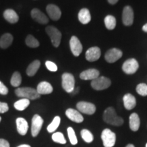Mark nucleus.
I'll list each match as a JSON object with an SVG mask.
<instances>
[{
    "mask_svg": "<svg viewBox=\"0 0 147 147\" xmlns=\"http://www.w3.org/2000/svg\"><path fill=\"white\" fill-rule=\"evenodd\" d=\"M1 117H0V122H1Z\"/></svg>",
    "mask_w": 147,
    "mask_h": 147,
    "instance_id": "37998d69",
    "label": "nucleus"
},
{
    "mask_svg": "<svg viewBox=\"0 0 147 147\" xmlns=\"http://www.w3.org/2000/svg\"><path fill=\"white\" fill-rule=\"evenodd\" d=\"M17 147H31V146L28 144H21V145H19V146Z\"/></svg>",
    "mask_w": 147,
    "mask_h": 147,
    "instance_id": "a19ab883",
    "label": "nucleus"
},
{
    "mask_svg": "<svg viewBox=\"0 0 147 147\" xmlns=\"http://www.w3.org/2000/svg\"><path fill=\"white\" fill-rule=\"evenodd\" d=\"M78 20L83 25L89 23L91 20V14H90L89 10L87 8H82L79 12L78 15Z\"/></svg>",
    "mask_w": 147,
    "mask_h": 147,
    "instance_id": "412c9836",
    "label": "nucleus"
},
{
    "mask_svg": "<svg viewBox=\"0 0 147 147\" xmlns=\"http://www.w3.org/2000/svg\"><path fill=\"white\" fill-rule=\"evenodd\" d=\"M76 108L80 113L86 115H93L96 111V107L93 104L87 102H79L77 103Z\"/></svg>",
    "mask_w": 147,
    "mask_h": 147,
    "instance_id": "6e6552de",
    "label": "nucleus"
},
{
    "mask_svg": "<svg viewBox=\"0 0 147 147\" xmlns=\"http://www.w3.org/2000/svg\"><path fill=\"white\" fill-rule=\"evenodd\" d=\"M101 56V51L100 48L97 47H91L86 52V59L89 61L93 62L98 60Z\"/></svg>",
    "mask_w": 147,
    "mask_h": 147,
    "instance_id": "ddd939ff",
    "label": "nucleus"
},
{
    "mask_svg": "<svg viewBox=\"0 0 147 147\" xmlns=\"http://www.w3.org/2000/svg\"><path fill=\"white\" fill-rule=\"evenodd\" d=\"M69 47L71 53L74 56L78 57L80 55L82 51V46L81 42L76 36H72L69 40Z\"/></svg>",
    "mask_w": 147,
    "mask_h": 147,
    "instance_id": "9d476101",
    "label": "nucleus"
},
{
    "mask_svg": "<svg viewBox=\"0 0 147 147\" xmlns=\"http://www.w3.org/2000/svg\"><path fill=\"white\" fill-rule=\"evenodd\" d=\"M46 32L48 36L50 37L51 42L55 47H58L61 43V34L56 27L49 26L46 28Z\"/></svg>",
    "mask_w": 147,
    "mask_h": 147,
    "instance_id": "423d86ee",
    "label": "nucleus"
},
{
    "mask_svg": "<svg viewBox=\"0 0 147 147\" xmlns=\"http://www.w3.org/2000/svg\"><path fill=\"white\" fill-rule=\"evenodd\" d=\"M47 12L52 20L57 21L61 16V12L58 6L54 4H49L47 7Z\"/></svg>",
    "mask_w": 147,
    "mask_h": 147,
    "instance_id": "2eb2a0df",
    "label": "nucleus"
},
{
    "mask_svg": "<svg viewBox=\"0 0 147 147\" xmlns=\"http://www.w3.org/2000/svg\"><path fill=\"white\" fill-rule=\"evenodd\" d=\"M32 17L35 21L41 24H47L49 23V18L43 12L37 8L33 9L31 12Z\"/></svg>",
    "mask_w": 147,
    "mask_h": 147,
    "instance_id": "dca6fc26",
    "label": "nucleus"
},
{
    "mask_svg": "<svg viewBox=\"0 0 147 147\" xmlns=\"http://www.w3.org/2000/svg\"><path fill=\"white\" fill-rule=\"evenodd\" d=\"M61 123V118L59 116L55 117L52 122L51 123L50 125H49V126L47 127V131L49 133H53L58 128V127L59 126Z\"/></svg>",
    "mask_w": 147,
    "mask_h": 147,
    "instance_id": "cd10ccee",
    "label": "nucleus"
},
{
    "mask_svg": "<svg viewBox=\"0 0 147 147\" xmlns=\"http://www.w3.org/2000/svg\"><path fill=\"white\" fill-rule=\"evenodd\" d=\"M9 110L8 105L5 102H0V113H5Z\"/></svg>",
    "mask_w": 147,
    "mask_h": 147,
    "instance_id": "c9c22d12",
    "label": "nucleus"
},
{
    "mask_svg": "<svg viewBox=\"0 0 147 147\" xmlns=\"http://www.w3.org/2000/svg\"><path fill=\"white\" fill-rule=\"evenodd\" d=\"M22 82V78L21 76V74L18 71H15L12 75V78H11L10 83L13 87H17L19 85H21Z\"/></svg>",
    "mask_w": 147,
    "mask_h": 147,
    "instance_id": "c756f323",
    "label": "nucleus"
},
{
    "mask_svg": "<svg viewBox=\"0 0 147 147\" xmlns=\"http://www.w3.org/2000/svg\"><path fill=\"white\" fill-rule=\"evenodd\" d=\"M29 104H30V101H29V100H28V99L23 98L21 99V100H18L17 102L14 103V106L17 110L23 111V110L26 109V108L28 107Z\"/></svg>",
    "mask_w": 147,
    "mask_h": 147,
    "instance_id": "a878e982",
    "label": "nucleus"
},
{
    "mask_svg": "<svg viewBox=\"0 0 147 147\" xmlns=\"http://www.w3.org/2000/svg\"><path fill=\"white\" fill-rule=\"evenodd\" d=\"M123 104L127 110H130L135 108L136 106V100L133 95L127 93L123 96Z\"/></svg>",
    "mask_w": 147,
    "mask_h": 147,
    "instance_id": "aec40b11",
    "label": "nucleus"
},
{
    "mask_svg": "<svg viewBox=\"0 0 147 147\" xmlns=\"http://www.w3.org/2000/svg\"><path fill=\"white\" fill-rule=\"evenodd\" d=\"M46 66H47V69H49V71H57V66L56 64L53 63L52 61H46Z\"/></svg>",
    "mask_w": 147,
    "mask_h": 147,
    "instance_id": "f704fd0d",
    "label": "nucleus"
},
{
    "mask_svg": "<svg viewBox=\"0 0 147 147\" xmlns=\"http://www.w3.org/2000/svg\"><path fill=\"white\" fill-rule=\"evenodd\" d=\"M103 145L104 147H113L116 143V134L110 129H105L102 132Z\"/></svg>",
    "mask_w": 147,
    "mask_h": 147,
    "instance_id": "7ed1b4c3",
    "label": "nucleus"
},
{
    "mask_svg": "<svg viewBox=\"0 0 147 147\" xmlns=\"http://www.w3.org/2000/svg\"><path fill=\"white\" fill-rule=\"evenodd\" d=\"M13 41V36L10 34H5L0 39V47L2 49H7L12 45Z\"/></svg>",
    "mask_w": 147,
    "mask_h": 147,
    "instance_id": "b1692460",
    "label": "nucleus"
},
{
    "mask_svg": "<svg viewBox=\"0 0 147 147\" xmlns=\"http://www.w3.org/2000/svg\"><path fill=\"white\" fill-rule=\"evenodd\" d=\"M123 55L122 51L117 49H111L106 52L105 59L108 63H115L121 58Z\"/></svg>",
    "mask_w": 147,
    "mask_h": 147,
    "instance_id": "9b49d317",
    "label": "nucleus"
},
{
    "mask_svg": "<svg viewBox=\"0 0 147 147\" xmlns=\"http://www.w3.org/2000/svg\"><path fill=\"white\" fill-rule=\"evenodd\" d=\"M136 91L139 95L142 96L147 95V84L144 83H140L138 84L136 87Z\"/></svg>",
    "mask_w": 147,
    "mask_h": 147,
    "instance_id": "72a5a7b5",
    "label": "nucleus"
},
{
    "mask_svg": "<svg viewBox=\"0 0 147 147\" xmlns=\"http://www.w3.org/2000/svg\"><path fill=\"white\" fill-rule=\"evenodd\" d=\"M111 84V81L109 78L105 76H99L91 81V85L93 89L97 91H101L108 89Z\"/></svg>",
    "mask_w": 147,
    "mask_h": 147,
    "instance_id": "39448f33",
    "label": "nucleus"
},
{
    "mask_svg": "<svg viewBox=\"0 0 147 147\" xmlns=\"http://www.w3.org/2000/svg\"><path fill=\"white\" fill-rule=\"evenodd\" d=\"M100 76V71L96 69H89L85 70L80 74V78L82 80H94V79L98 78Z\"/></svg>",
    "mask_w": 147,
    "mask_h": 147,
    "instance_id": "f3484780",
    "label": "nucleus"
},
{
    "mask_svg": "<svg viewBox=\"0 0 147 147\" xmlns=\"http://www.w3.org/2000/svg\"><path fill=\"white\" fill-rule=\"evenodd\" d=\"M44 121L40 115H35L32 120V135L36 137L40 133Z\"/></svg>",
    "mask_w": 147,
    "mask_h": 147,
    "instance_id": "1a4fd4ad",
    "label": "nucleus"
},
{
    "mask_svg": "<svg viewBox=\"0 0 147 147\" xmlns=\"http://www.w3.org/2000/svg\"><path fill=\"white\" fill-rule=\"evenodd\" d=\"M0 147H10V144L4 139H0Z\"/></svg>",
    "mask_w": 147,
    "mask_h": 147,
    "instance_id": "4c0bfd02",
    "label": "nucleus"
},
{
    "mask_svg": "<svg viewBox=\"0 0 147 147\" xmlns=\"http://www.w3.org/2000/svg\"><path fill=\"white\" fill-rule=\"evenodd\" d=\"M65 115L69 119H70L74 122L77 123H80L84 121L83 117L80 112L76 110L72 109V108H68L66 110Z\"/></svg>",
    "mask_w": 147,
    "mask_h": 147,
    "instance_id": "4468645a",
    "label": "nucleus"
},
{
    "mask_svg": "<svg viewBox=\"0 0 147 147\" xmlns=\"http://www.w3.org/2000/svg\"><path fill=\"white\" fill-rule=\"evenodd\" d=\"M123 23L126 26H130L134 23V11L130 6L125 7L123 11Z\"/></svg>",
    "mask_w": 147,
    "mask_h": 147,
    "instance_id": "f8f14e48",
    "label": "nucleus"
},
{
    "mask_svg": "<svg viewBox=\"0 0 147 147\" xmlns=\"http://www.w3.org/2000/svg\"><path fill=\"white\" fill-rule=\"evenodd\" d=\"M52 140L55 142L59 144H66V140L64 137L63 134L61 132H55L52 135Z\"/></svg>",
    "mask_w": 147,
    "mask_h": 147,
    "instance_id": "2f4dec72",
    "label": "nucleus"
},
{
    "mask_svg": "<svg viewBox=\"0 0 147 147\" xmlns=\"http://www.w3.org/2000/svg\"><path fill=\"white\" fill-rule=\"evenodd\" d=\"M104 23H105L106 28L109 30H113L115 28L116 24H117L116 18L112 15L106 16L104 18Z\"/></svg>",
    "mask_w": 147,
    "mask_h": 147,
    "instance_id": "bb28decb",
    "label": "nucleus"
},
{
    "mask_svg": "<svg viewBox=\"0 0 147 147\" xmlns=\"http://www.w3.org/2000/svg\"><path fill=\"white\" fill-rule=\"evenodd\" d=\"M139 67L138 63L135 59H129L125 61L122 66V69L127 74H133L136 73Z\"/></svg>",
    "mask_w": 147,
    "mask_h": 147,
    "instance_id": "0eeeda50",
    "label": "nucleus"
},
{
    "mask_svg": "<svg viewBox=\"0 0 147 147\" xmlns=\"http://www.w3.org/2000/svg\"><path fill=\"white\" fill-rule=\"evenodd\" d=\"M62 87L67 93H72L75 89L74 77L70 73H64L62 75Z\"/></svg>",
    "mask_w": 147,
    "mask_h": 147,
    "instance_id": "20e7f679",
    "label": "nucleus"
},
{
    "mask_svg": "<svg viewBox=\"0 0 147 147\" xmlns=\"http://www.w3.org/2000/svg\"><path fill=\"white\" fill-rule=\"evenodd\" d=\"M8 93V89L2 82L0 81V94L1 95H7Z\"/></svg>",
    "mask_w": 147,
    "mask_h": 147,
    "instance_id": "e433bc0d",
    "label": "nucleus"
},
{
    "mask_svg": "<svg viewBox=\"0 0 147 147\" xmlns=\"http://www.w3.org/2000/svg\"><path fill=\"white\" fill-rule=\"evenodd\" d=\"M80 135H81L82 138L83 139V140L87 143H91L93 141V135L89 130L84 129L80 131Z\"/></svg>",
    "mask_w": 147,
    "mask_h": 147,
    "instance_id": "c85d7f7f",
    "label": "nucleus"
},
{
    "mask_svg": "<svg viewBox=\"0 0 147 147\" xmlns=\"http://www.w3.org/2000/svg\"><path fill=\"white\" fill-rule=\"evenodd\" d=\"M36 91L40 95H47L50 94L53 91L52 85L49 82L43 81L41 82L37 87Z\"/></svg>",
    "mask_w": 147,
    "mask_h": 147,
    "instance_id": "6ab92c4d",
    "label": "nucleus"
},
{
    "mask_svg": "<svg viewBox=\"0 0 147 147\" xmlns=\"http://www.w3.org/2000/svg\"><path fill=\"white\" fill-rule=\"evenodd\" d=\"M16 123L18 134L21 136H25L27 133L29 128L27 121L25 119L22 118V117H19V118L16 119Z\"/></svg>",
    "mask_w": 147,
    "mask_h": 147,
    "instance_id": "a211bd4d",
    "label": "nucleus"
},
{
    "mask_svg": "<svg viewBox=\"0 0 147 147\" xmlns=\"http://www.w3.org/2000/svg\"><path fill=\"white\" fill-rule=\"evenodd\" d=\"M15 94L18 97L28 99V100H36L40 98V95L38 93L36 89L30 87H21L16 89Z\"/></svg>",
    "mask_w": 147,
    "mask_h": 147,
    "instance_id": "f03ea898",
    "label": "nucleus"
},
{
    "mask_svg": "<svg viewBox=\"0 0 147 147\" xmlns=\"http://www.w3.org/2000/svg\"><path fill=\"white\" fill-rule=\"evenodd\" d=\"M125 147H135V146H134L133 144H127V146H126Z\"/></svg>",
    "mask_w": 147,
    "mask_h": 147,
    "instance_id": "79ce46f5",
    "label": "nucleus"
},
{
    "mask_svg": "<svg viewBox=\"0 0 147 147\" xmlns=\"http://www.w3.org/2000/svg\"><path fill=\"white\" fill-rule=\"evenodd\" d=\"M67 135H68V138L69 139V141H70V143L72 145H76L77 143H78V139H77L74 130V129L72 127H71L67 128Z\"/></svg>",
    "mask_w": 147,
    "mask_h": 147,
    "instance_id": "473e14b6",
    "label": "nucleus"
},
{
    "mask_svg": "<svg viewBox=\"0 0 147 147\" xmlns=\"http://www.w3.org/2000/svg\"><path fill=\"white\" fill-rule=\"evenodd\" d=\"M103 119L106 123L115 126H121L123 124V119L116 113L115 108L108 107L106 108L103 115Z\"/></svg>",
    "mask_w": 147,
    "mask_h": 147,
    "instance_id": "f257e3e1",
    "label": "nucleus"
},
{
    "mask_svg": "<svg viewBox=\"0 0 147 147\" xmlns=\"http://www.w3.org/2000/svg\"><path fill=\"white\" fill-rule=\"evenodd\" d=\"M25 44L31 48H37L39 47L40 43L38 40H36L32 35H29L25 39Z\"/></svg>",
    "mask_w": 147,
    "mask_h": 147,
    "instance_id": "7c9ffc66",
    "label": "nucleus"
},
{
    "mask_svg": "<svg viewBox=\"0 0 147 147\" xmlns=\"http://www.w3.org/2000/svg\"><path fill=\"white\" fill-rule=\"evenodd\" d=\"M40 61L38 60H36L33 61L27 68V74L29 76H34L36 74L38 69L40 68Z\"/></svg>",
    "mask_w": 147,
    "mask_h": 147,
    "instance_id": "393cba45",
    "label": "nucleus"
},
{
    "mask_svg": "<svg viewBox=\"0 0 147 147\" xmlns=\"http://www.w3.org/2000/svg\"><path fill=\"white\" fill-rule=\"evenodd\" d=\"M146 147H147V143H146Z\"/></svg>",
    "mask_w": 147,
    "mask_h": 147,
    "instance_id": "c03bdc74",
    "label": "nucleus"
},
{
    "mask_svg": "<svg viewBox=\"0 0 147 147\" xmlns=\"http://www.w3.org/2000/svg\"><path fill=\"white\" fill-rule=\"evenodd\" d=\"M142 30L144 31V32H147V23L145 24L144 26L142 27Z\"/></svg>",
    "mask_w": 147,
    "mask_h": 147,
    "instance_id": "ea45409f",
    "label": "nucleus"
},
{
    "mask_svg": "<svg viewBox=\"0 0 147 147\" xmlns=\"http://www.w3.org/2000/svg\"><path fill=\"white\" fill-rule=\"evenodd\" d=\"M3 17L10 23H16L18 21V16L15 11L12 9H8L3 12Z\"/></svg>",
    "mask_w": 147,
    "mask_h": 147,
    "instance_id": "5701e85b",
    "label": "nucleus"
},
{
    "mask_svg": "<svg viewBox=\"0 0 147 147\" xmlns=\"http://www.w3.org/2000/svg\"><path fill=\"white\" fill-rule=\"evenodd\" d=\"M140 125V120L136 113H132L129 117V127L134 131H137Z\"/></svg>",
    "mask_w": 147,
    "mask_h": 147,
    "instance_id": "4be33fe9",
    "label": "nucleus"
},
{
    "mask_svg": "<svg viewBox=\"0 0 147 147\" xmlns=\"http://www.w3.org/2000/svg\"><path fill=\"white\" fill-rule=\"evenodd\" d=\"M119 0H108V1L109 2V3L110 4H115V3H117L118 2Z\"/></svg>",
    "mask_w": 147,
    "mask_h": 147,
    "instance_id": "58836bf2",
    "label": "nucleus"
}]
</instances>
